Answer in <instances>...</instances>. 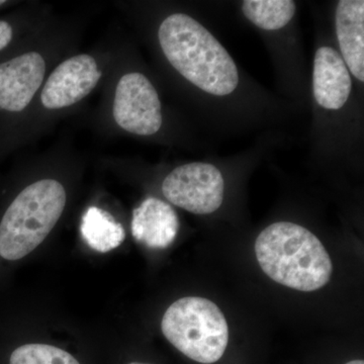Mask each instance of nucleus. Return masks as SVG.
Listing matches in <instances>:
<instances>
[{"mask_svg":"<svg viewBox=\"0 0 364 364\" xmlns=\"http://www.w3.org/2000/svg\"><path fill=\"white\" fill-rule=\"evenodd\" d=\"M14 26L9 21L0 20V53L4 51L13 42Z\"/></svg>","mask_w":364,"mask_h":364,"instance_id":"15","label":"nucleus"},{"mask_svg":"<svg viewBox=\"0 0 364 364\" xmlns=\"http://www.w3.org/2000/svg\"><path fill=\"white\" fill-rule=\"evenodd\" d=\"M352 76L339 52L331 46H321L313 65V95L325 111L343 109L352 92Z\"/></svg>","mask_w":364,"mask_h":364,"instance_id":"9","label":"nucleus"},{"mask_svg":"<svg viewBox=\"0 0 364 364\" xmlns=\"http://www.w3.org/2000/svg\"><path fill=\"white\" fill-rule=\"evenodd\" d=\"M112 114L116 123L129 133L154 135L163 123L156 88L140 72L124 74L117 82Z\"/></svg>","mask_w":364,"mask_h":364,"instance_id":"6","label":"nucleus"},{"mask_svg":"<svg viewBox=\"0 0 364 364\" xmlns=\"http://www.w3.org/2000/svg\"><path fill=\"white\" fill-rule=\"evenodd\" d=\"M339 54L351 76L364 81V1L341 0L335 11Z\"/></svg>","mask_w":364,"mask_h":364,"instance_id":"10","label":"nucleus"},{"mask_svg":"<svg viewBox=\"0 0 364 364\" xmlns=\"http://www.w3.org/2000/svg\"><path fill=\"white\" fill-rule=\"evenodd\" d=\"M46 62L37 52H28L0 62V112L25 111L44 80Z\"/></svg>","mask_w":364,"mask_h":364,"instance_id":"8","label":"nucleus"},{"mask_svg":"<svg viewBox=\"0 0 364 364\" xmlns=\"http://www.w3.org/2000/svg\"><path fill=\"white\" fill-rule=\"evenodd\" d=\"M158 40L170 65L198 90L227 97L238 88L240 76L234 59L193 16L170 14L159 26Z\"/></svg>","mask_w":364,"mask_h":364,"instance_id":"1","label":"nucleus"},{"mask_svg":"<svg viewBox=\"0 0 364 364\" xmlns=\"http://www.w3.org/2000/svg\"><path fill=\"white\" fill-rule=\"evenodd\" d=\"M81 235L90 248L100 253L119 247L126 237L123 226L109 212L97 207L88 208L83 215Z\"/></svg>","mask_w":364,"mask_h":364,"instance_id":"12","label":"nucleus"},{"mask_svg":"<svg viewBox=\"0 0 364 364\" xmlns=\"http://www.w3.org/2000/svg\"><path fill=\"white\" fill-rule=\"evenodd\" d=\"M6 4L7 1H6V0H0V7L6 6Z\"/></svg>","mask_w":364,"mask_h":364,"instance_id":"17","label":"nucleus"},{"mask_svg":"<svg viewBox=\"0 0 364 364\" xmlns=\"http://www.w3.org/2000/svg\"><path fill=\"white\" fill-rule=\"evenodd\" d=\"M102 77L95 59L81 54L65 60L43 88L41 100L46 109H60L77 104L95 90Z\"/></svg>","mask_w":364,"mask_h":364,"instance_id":"7","label":"nucleus"},{"mask_svg":"<svg viewBox=\"0 0 364 364\" xmlns=\"http://www.w3.org/2000/svg\"><path fill=\"white\" fill-rule=\"evenodd\" d=\"M161 330L177 350L198 363H217L229 343L224 314L210 299L200 296L174 301L163 316Z\"/></svg>","mask_w":364,"mask_h":364,"instance_id":"4","label":"nucleus"},{"mask_svg":"<svg viewBox=\"0 0 364 364\" xmlns=\"http://www.w3.org/2000/svg\"><path fill=\"white\" fill-rule=\"evenodd\" d=\"M9 364H80L77 359L58 347L26 344L11 353Z\"/></svg>","mask_w":364,"mask_h":364,"instance_id":"14","label":"nucleus"},{"mask_svg":"<svg viewBox=\"0 0 364 364\" xmlns=\"http://www.w3.org/2000/svg\"><path fill=\"white\" fill-rule=\"evenodd\" d=\"M162 193L172 205L189 213L213 214L224 200V177L221 170L210 163H188L165 177Z\"/></svg>","mask_w":364,"mask_h":364,"instance_id":"5","label":"nucleus"},{"mask_svg":"<svg viewBox=\"0 0 364 364\" xmlns=\"http://www.w3.org/2000/svg\"><path fill=\"white\" fill-rule=\"evenodd\" d=\"M255 253L263 272L289 289L317 291L331 279L329 254L317 237L301 225H269L256 239Z\"/></svg>","mask_w":364,"mask_h":364,"instance_id":"2","label":"nucleus"},{"mask_svg":"<svg viewBox=\"0 0 364 364\" xmlns=\"http://www.w3.org/2000/svg\"><path fill=\"white\" fill-rule=\"evenodd\" d=\"M345 364H364V361L360 360V359H358V360H351Z\"/></svg>","mask_w":364,"mask_h":364,"instance_id":"16","label":"nucleus"},{"mask_svg":"<svg viewBox=\"0 0 364 364\" xmlns=\"http://www.w3.org/2000/svg\"><path fill=\"white\" fill-rule=\"evenodd\" d=\"M61 182L42 179L21 191L0 221V257L21 259L51 233L66 205Z\"/></svg>","mask_w":364,"mask_h":364,"instance_id":"3","label":"nucleus"},{"mask_svg":"<svg viewBox=\"0 0 364 364\" xmlns=\"http://www.w3.org/2000/svg\"><path fill=\"white\" fill-rule=\"evenodd\" d=\"M129 364H151V363H132Z\"/></svg>","mask_w":364,"mask_h":364,"instance_id":"18","label":"nucleus"},{"mask_svg":"<svg viewBox=\"0 0 364 364\" xmlns=\"http://www.w3.org/2000/svg\"><path fill=\"white\" fill-rule=\"evenodd\" d=\"M241 9L251 23L267 32L286 28L296 13V2L291 0H245Z\"/></svg>","mask_w":364,"mask_h":364,"instance_id":"13","label":"nucleus"},{"mask_svg":"<svg viewBox=\"0 0 364 364\" xmlns=\"http://www.w3.org/2000/svg\"><path fill=\"white\" fill-rule=\"evenodd\" d=\"M131 229L139 243L153 249L167 248L176 240L178 217L168 203L149 198L134 210Z\"/></svg>","mask_w":364,"mask_h":364,"instance_id":"11","label":"nucleus"}]
</instances>
